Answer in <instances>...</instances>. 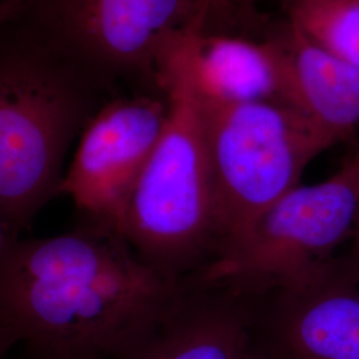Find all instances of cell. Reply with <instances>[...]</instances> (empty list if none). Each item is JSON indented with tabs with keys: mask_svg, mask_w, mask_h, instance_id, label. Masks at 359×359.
I'll return each mask as SVG.
<instances>
[{
	"mask_svg": "<svg viewBox=\"0 0 359 359\" xmlns=\"http://www.w3.org/2000/svg\"><path fill=\"white\" fill-rule=\"evenodd\" d=\"M176 305L175 278L90 221L18 237L0 261V337L43 358H118Z\"/></svg>",
	"mask_w": 359,
	"mask_h": 359,
	"instance_id": "1",
	"label": "cell"
},
{
	"mask_svg": "<svg viewBox=\"0 0 359 359\" xmlns=\"http://www.w3.org/2000/svg\"><path fill=\"white\" fill-rule=\"evenodd\" d=\"M23 13L0 26V215L13 238L60 196L67 154L105 103Z\"/></svg>",
	"mask_w": 359,
	"mask_h": 359,
	"instance_id": "2",
	"label": "cell"
},
{
	"mask_svg": "<svg viewBox=\"0 0 359 359\" xmlns=\"http://www.w3.org/2000/svg\"><path fill=\"white\" fill-rule=\"evenodd\" d=\"M194 32L175 39L158 63L156 87L165 97L167 120L123 229L137 255L172 278L217 234L216 193L191 59Z\"/></svg>",
	"mask_w": 359,
	"mask_h": 359,
	"instance_id": "3",
	"label": "cell"
},
{
	"mask_svg": "<svg viewBox=\"0 0 359 359\" xmlns=\"http://www.w3.org/2000/svg\"><path fill=\"white\" fill-rule=\"evenodd\" d=\"M198 97L222 250L299 185L309 164L334 144L283 102H231L200 90Z\"/></svg>",
	"mask_w": 359,
	"mask_h": 359,
	"instance_id": "4",
	"label": "cell"
},
{
	"mask_svg": "<svg viewBox=\"0 0 359 359\" xmlns=\"http://www.w3.org/2000/svg\"><path fill=\"white\" fill-rule=\"evenodd\" d=\"M359 218V152L333 176L297 185L268 208L244 236L219 250L209 283L286 292L308 283L353 236Z\"/></svg>",
	"mask_w": 359,
	"mask_h": 359,
	"instance_id": "5",
	"label": "cell"
},
{
	"mask_svg": "<svg viewBox=\"0 0 359 359\" xmlns=\"http://www.w3.org/2000/svg\"><path fill=\"white\" fill-rule=\"evenodd\" d=\"M27 16L103 87L156 88L158 63L181 34L201 31L198 0H26ZM157 90V88H156Z\"/></svg>",
	"mask_w": 359,
	"mask_h": 359,
	"instance_id": "6",
	"label": "cell"
},
{
	"mask_svg": "<svg viewBox=\"0 0 359 359\" xmlns=\"http://www.w3.org/2000/svg\"><path fill=\"white\" fill-rule=\"evenodd\" d=\"M161 92L108 100L92 116L65 169L60 196L80 218L123 234L129 204L167 120Z\"/></svg>",
	"mask_w": 359,
	"mask_h": 359,
	"instance_id": "7",
	"label": "cell"
},
{
	"mask_svg": "<svg viewBox=\"0 0 359 359\" xmlns=\"http://www.w3.org/2000/svg\"><path fill=\"white\" fill-rule=\"evenodd\" d=\"M266 348L273 359H359V286L325 269L283 292Z\"/></svg>",
	"mask_w": 359,
	"mask_h": 359,
	"instance_id": "8",
	"label": "cell"
},
{
	"mask_svg": "<svg viewBox=\"0 0 359 359\" xmlns=\"http://www.w3.org/2000/svg\"><path fill=\"white\" fill-rule=\"evenodd\" d=\"M286 65L285 103L334 145L359 130V69L286 23L271 34Z\"/></svg>",
	"mask_w": 359,
	"mask_h": 359,
	"instance_id": "9",
	"label": "cell"
},
{
	"mask_svg": "<svg viewBox=\"0 0 359 359\" xmlns=\"http://www.w3.org/2000/svg\"><path fill=\"white\" fill-rule=\"evenodd\" d=\"M191 59L194 83L203 95L231 102L285 103L286 65L271 36L257 41L194 32Z\"/></svg>",
	"mask_w": 359,
	"mask_h": 359,
	"instance_id": "10",
	"label": "cell"
},
{
	"mask_svg": "<svg viewBox=\"0 0 359 359\" xmlns=\"http://www.w3.org/2000/svg\"><path fill=\"white\" fill-rule=\"evenodd\" d=\"M116 359H262L248 322L226 309L179 304L140 342Z\"/></svg>",
	"mask_w": 359,
	"mask_h": 359,
	"instance_id": "11",
	"label": "cell"
},
{
	"mask_svg": "<svg viewBox=\"0 0 359 359\" xmlns=\"http://www.w3.org/2000/svg\"><path fill=\"white\" fill-rule=\"evenodd\" d=\"M287 23L359 69V0H285Z\"/></svg>",
	"mask_w": 359,
	"mask_h": 359,
	"instance_id": "12",
	"label": "cell"
},
{
	"mask_svg": "<svg viewBox=\"0 0 359 359\" xmlns=\"http://www.w3.org/2000/svg\"><path fill=\"white\" fill-rule=\"evenodd\" d=\"M198 4L201 31L205 32L206 27L215 23L217 18H222L229 13L231 0H198Z\"/></svg>",
	"mask_w": 359,
	"mask_h": 359,
	"instance_id": "13",
	"label": "cell"
},
{
	"mask_svg": "<svg viewBox=\"0 0 359 359\" xmlns=\"http://www.w3.org/2000/svg\"><path fill=\"white\" fill-rule=\"evenodd\" d=\"M25 0H0V26L25 13Z\"/></svg>",
	"mask_w": 359,
	"mask_h": 359,
	"instance_id": "14",
	"label": "cell"
},
{
	"mask_svg": "<svg viewBox=\"0 0 359 359\" xmlns=\"http://www.w3.org/2000/svg\"><path fill=\"white\" fill-rule=\"evenodd\" d=\"M13 240H15V238L11 237L10 231H8L6 224H4V219H3L1 215H0V261H1V258L4 256V253H6L7 248H8V245H10Z\"/></svg>",
	"mask_w": 359,
	"mask_h": 359,
	"instance_id": "15",
	"label": "cell"
},
{
	"mask_svg": "<svg viewBox=\"0 0 359 359\" xmlns=\"http://www.w3.org/2000/svg\"><path fill=\"white\" fill-rule=\"evenodd\" d=\"M13 348V346L0 337V359H6V355L8 354V351Z\"/></svg>",
	"mask_w": 359,
	"mask_h": 359,
	"instance_id": "16",
	"label": "cell"
},
{
	"mask_svg": "<svg viewBox=\"0 0 359 359\" xmlns=\"http://www.w3.org/2000/svg\"><path fill=\"white\" fill-rule=\"evenodd\" d=\"M353 238H354V249H355V257H357V266L359 268V218L357 221V226H355V231L353 234Z\"/></svg>",
	"mask_w": 359,
	"mask_h": 359,
	"instance_id": "17",
	"label": "cell"
},
{
	"mask_svg": "<svg viewBox=\"0 0 359 359\" xmlns=\"http://www.w3.org/2000/svg\"><path fill=\"white\" fill-rule=\"evenodd\" d=\"M25 359H47L43 358V357H39V355H35V354H31V353H27L26 351V358Z\"/></svg>",
	"mask_w": 359,
	"mask_h": 359,
	"instance_id": "18",
	"label": "cell"
}]
</instances>
